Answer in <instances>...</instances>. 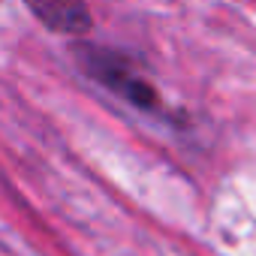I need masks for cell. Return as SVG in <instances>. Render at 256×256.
<instances>
[{"label": "cell", "mask_w": 256, "mask_h": 256, "mask_svg": "<svg viewBox=\"0 0 256 256\" xmlns=\"http://www.w3.org/2000/svg\"><path fill=\"white\" fill-rule=\"evenodd\" d=\"M30 12L52 30L82 34L90 28V12L84 0H24Z\"/></svg>", "instance_id": "obj_2"}, {"label": "cell", "mask_w": 256, "mask_h": 256, "mask_svg": "<svg viewBox=\"0 0 256 256\" xmlns=\"http://www.w3.org/2000/svg\"><path fill=\"white\" fill-rule=\"evenodd\" d=\"M84 66L90 70L94 78H100L106 88H112L114 94H120L126 102H133L139 108H148V112H154L160 106L154 88L142 76H136L130 70V64H124L120 58L106 54V52H90V54H84Z\"/></svg>", "instance_id": "obj_1"}]
</instances>
